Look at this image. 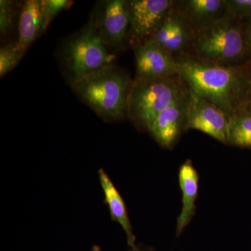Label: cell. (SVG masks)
<instances>
[{
    "mask_svg": "<svg viewBox=\"0 0 251 251\" xmlns=\"http://www.w3.org/2000/svg\"><path fill=\"white\" fill-rule=\"evenodd\" d=\"M175 0H128V39L133 47L150 40L174 7Z\"/></svg>",
    "mask_w": 251,
    "mask_h": 251,
    "instance_id": "obj_6",
    "label": "cell"
},
{
    "mask_svg": "<svg viewBox=\"0 0 251 251\" xmlns=\"http://www.w3.org/2000/svg\"><path fill=\"white\" fill-rule=\"evenodd\" d=\"M189 92L186 130H200L220 143L228 144L227 126L229 117L227 114L196 92L190 90Z\"/></svg>",
    "mask_w": 251,
    "mask_h": 251,
    "instance_id": "obj_8",
    "label": "cell"
},
{
    "mask_svg": "<svg viewBox=\"0 0 251 251\" xmlns=\"http://www.w3.org/2000/svg\"><path fill=\"white\" fill-rule=\"evenodd\" d=\"M248 70H249V75H250L251 80V64L250 66H249V67H248Z\"/></svg>",
    "mask_w": 251,
    "mask_h": 251,
    "instance_id": "obj_25",
    "label": "cell"
},
{
    "mask_svg": "<svg viewBox=\"0 0 251 251\" xmlns=\"http://www.w3.org/2000/svg\"><path fill=\"white\" fill-rule=\"evenodd\" d=\"M136 79H156L178 75L176 58L155 41L135 47Z\"/></svg>",
    "mask_w": 251,
    "mask_h": 251,
    "instance_id": "obj_10",
    "label": "cell"
},
{
    "mask_svg": "<svg viewBox=\"0 0 251 251\" xmlns=\"http://www.w3.org/2000/svg\"><path fill=\"white\" fill-rule=\"evenodd\" d=\"M178 76L190 90L231 117L245 109L251 97L248 67H226L201 62L184 54L175 57Z\"/></svg>",
    "mask_w": 251,
    "mask_h": 251,
    "instance_id": "obj_1",
    "label": "cell"
},
{
    "mask_svg": "<svg viewBox=\"0 0 251 251\" xmlns=\"http://www.w3.org/2000/svg\"><path fill=\"white\" fill-rule=\"evenodd\" d=\"M192 34V29L174 5L165 22L150 40L176 57L187 53Z\"/></svg>",
    "mask_w": 251,
    "mask_h": 251,
    "instance_id": "obj_11",
    "label": "cell"
},
{
    "mask_svg": "<svg viewBox=\"0 0 251 251\" xmlns=\"http://www.w3.org/2000/svg\"><path fill=\"white\" fill-rule=\"evenodd\" d=\"M186 54L221 67H249L250 58L244 22L227 14L193 31Z\"/></svg>",
    "mask_w": 251,
    "mask_h": 251,
    "instance_id": "obj_2",
    "label": "cell"
},
{
    "mask_svg": "<svg viewBox=\"0 0 251 251\" xmlns=\"http://www.w3.org/2000/svg\"><path fill=\"white\" fill-rule=\"evenodd\" d=\"M226 0H177L175 7L183 15L193 31L224 17Z\"/></svg>",
    "mask_w": 251,
    "mask_h": 251,
    "instance_id": "obj_12",
    "label": "cell"
},
{
    "mask_svg": "<svg viewBox=\"0 0 251 251\" xmlns=\"http://www.w3.org/2000/svg\"><path fill=\"white\" fill-rule=\"evenodd\" d=\"M179 181L182 193V208L176 220V237L182 233L196 214L199 175L190 160L180 167Z\"/></svg>",
    "mask_w": 251,
    "mask_h": 251,
    "instance_id": "obj_13",
    "label": "cell"
},
{
    "mask_svg": "<svg viewBox=\"0 0 251 251\" xmlns=\"http://www.w3.org/2000/svg\"><path fill=\"white\" fill-rule=\"evenodd\" d=\"M190 92L163 110L148 128L155 140L165 149L171 148L186 131Z\"/></svg>",
    "mask_w": 251,
    "mask_h": 251,
    "instance_id": "obj_9",
    "label": "cell"
},
{
    "mask_svg": "<svg viewBox=\"0 0 251 251\" xmlns=\"http://www.w3.org/2000/svg\"><path fill=\"white\" fill-rule=\"evenodd\" d=\"M44 29V20L41 14L40 1L27 0L21 10L18 26V46L23 52L36 40Z\"/></svg>",
    "mask_w": 251,
    "mask_h": 251,
    "instance_id": "obj_15",
    "label": "cell"
},
{
    "mask_svg": "<svg viewBox=\"0 0 251 251\" xmlns=\"http://www.w3.org/2000/svg\"><path fill=\"white\" fill-rule=\"evenodd\" d=\"M133 80L125 71L108 66L71 85L73 92L103 120L118 121L127 116Z\"/></svg>",
    "mask_w": 251,
    "mask_h": 251,
    "instance_id": "obj_3",
    "label": "cell"
},
{
    "mask_svg": "<svg viewBox=\"0 0 251 251\" xmlns=\"http://www.w3.org/2000/svg\"><path fill=\"white\" fill-rule=\"evenodd\" d=\"M228 145L251 149V114L246 109L229 117Z\"/></svg>",
    "mask_w": 251,
    "mask_h": 251,
    "instance_id": "obj_16",
    "label": "cell"
},
{
    "mask_svg": "<svg viewBox=\"0 0 251 251\" xmlns=\"http://www.w3.org/2000/svg\"><path fill=\"white\" fill-rule=\"evenodd\" d=\"M99 176L102 189L105 195V202L108 204L112 221L118 223L125 230L126 234L128 247H134L136 245V238L133 234L126 207L121 195L114 186L108 175L103 169L99 170Z\"/></svg>",
    "mask_w": 251,
    "mask_h": 251,
    "instance_id": "obj_14",
    "label": "cell"
},
{
    "mask_svg": "<svg viewBox=\"0 0 251 251\" xmlns=\"http://www.w3.org/2000/svg\"><path fill=\"white\" fill-rule=\"evenodd\" d=\"M245 109L247 110V111H249L251 114V97H250V99H249L247 105H246Z\"/></svg>",
    "mask_w": 251,
    "mask_h": 251,
    "instance_id": "obj_23",
    "label": "cell"
},
{
    "mask_svg": "<svg viewBox=\"0 0 251 251\" xmlns=\"http://www.w3.org/2000/svg\"><path fill=\"white\" fill-rule=\"evenodd\" d=\"M90 251H101V249L98 245H94L92 247Z\"/></svg>",
    "mask_w": 251,
    "mask_h": 251,
    "instance_id": "obj_24",
    "label": "cell"
},
{
    "mask_svg": "<svg viewBox=\"0 0 251 251\" xmlns=\"http://www.w3.org/2000/svg\"><path fill=\"white\" fill-rule=\"evenodd\" d=\"M62 57L71 85L92 73L112 65L115 59V56L104 45L92 18L65 44Z\"/></svg>",
    "mask_w": 251,
    "mask_h": 251,
    "instance_id": "obj_5",
    "label": "cell"
},
{
    "mask_svg": "<svg viewBox=\"0 0 251 251\" xmlns=\"http://www.w3.org/2000/svg\"><path fill=\"white\" fill-rule=\"evenodd\" d=\"M91 18L107 49L112 52L122 50L128 39L130 28L127 1H101Z\"/></svg>",
    "mask_w": 251,
    "mask_h": 251,
    "instance_id": "obj_7",
    "label": "cell"
},
{
    "mask_svg": "<svg viewBox=\"0 0 251 251\" xmlns=\"http://www.w3.org/2000/svg\"><path fill=\"white\" fill-rule=\"evenodd\" d=\"M128 251H155L151 248L145 247L142 245H135L134 247L130 248Z\"/></svg>",
    "mask_w": 251,
    "mask_h": 251,
    "instance_id": "obj_22",
    "label": "cell"
},
{
    "mask_svg": "<svg viewBox=\"0 0 251 251\" xmlns=\"http://www.w3.org/2000/svg\"><path fill=\"white\" fill-rule=\"evenodd\" d=\"M14 1L8 0L0 1V33L5 36L11 31L14 16Z\"/></svg>",
    "mask_w": 251,
    "mask_h": 251,
    "instance_id": "obj_20",
    "label": "cell"
},
{
    "mask_svg": "<svg viewBox=\"0 0 251 251\" xmlns=\"http://www.w3.org/2000/svg\"><path fill=\"white\" fill-rule=\"evenodd\" d=\"M188 91L178 75L163 78H135L128 96L127 116L135 125L148 130L164 109Z\"/></svg>",
    "mask_w": 251,
    "mask_h": 251,
    "instance_id": "obj_4",
    "label": "cell"
},
{
    "mask_svg": "<svg viewBox=\"0 0 251 251\" xmlns=\"http://www.w3.org/2000/svg\"><path fill=\"white\" fill-rule=\"evenodd\" d=\"M245 26L246 39H247L248 49H249V58H250V64H251V20L244 22Z\"/></svg>",
    "mask_w": 251,
    "mask_h": 251,
    "instance_id": "obj_21",
    "label": "cell"
},
{
    "mask_svg": "<svg viewBox=\"0 0 251 251\" xmlns=\"http://www.w3.org/2000/svg\"><path fill=\"white\" fill-rule=\"evenodd\" d=\"M226 13L242 22L251 20V0H226Z\"/></svg>",
    "mask_w": 251,
    "mask_h": 251,
    "instance_id": "obj_19",
    "label": "cell"
},
{
    "mask_svg": "<svg viewBox=\"0 0 251 251\" xmlns=\"http://www.w3.org/2000/svg\"><path fill=\"white\" fill-rule=\"evenodd\" d=\"M72 1L69 0H42L40 1L41 11L44 20V31L50 23L63 10L67 9Z\"/></svg>",
    "mask_w": 251,
    "mask_h": 251,
    "instance_id": "obj_18",
    "label": "cell"
},
{
    "mask_svg": "<svg viewBox=\"0 0 251 251\" xmlns=\"http://www.w3.org/2000/svg\"><path fill=\"white\" fill-rule=\"evenodd\" d=\"M24 54L18 46L17 41L2 46L0 49V77H4L13 70Z\"/></svg>",
    "mask_w": 251,
    "mask_h": 251,
    "instance_id": "obj_17",
    "label": "cell"
}]
</instances>
